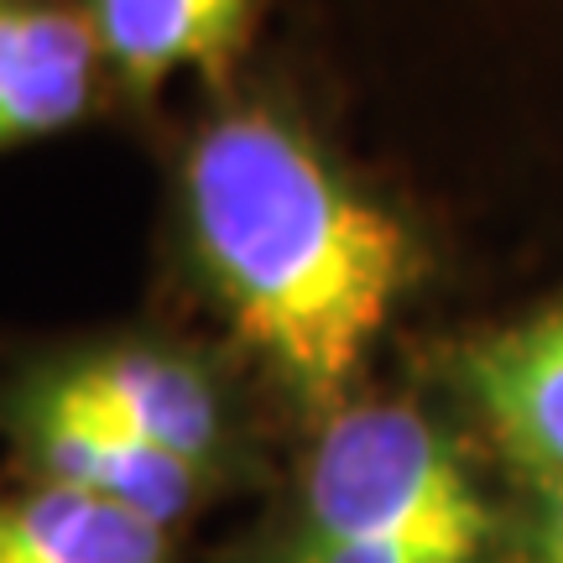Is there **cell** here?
I'll list each match as a JSON object with an SVG mask.
<instances>
[{
  "instance_id": "6da1fadb",
  "label": "cell",
  "mask_w": 563,
  "mask_h": 563,
  "mask_svg": "<svg viewBox=\"0 0 563 563\" xmlns=\"http://www.w3.org/2000/svg\"><path fill=\"white\" fill-rule=\"evenodd\" d=\"M183 230L209 298L308 412L355 402L418 277L407 224L344 178L298 121L241 104L183 157Z\"/></svg>"
},
{
  "instance_id": "7a4b0ae2",
  "label": "cell",
  "mask_w": 563,
  "mask_h": 563,
  "mask_svg": "<svg viewBox=\"0 0 563 563\" xmlns=\"http://www.w3.org/2000/svg\"><path fill=\"white\" fill-rule=\"evenodd\" d=\"M282 532L481 563L496 517L454 439L422 407L355 397L319 422Z\"/></svg>"
},
{
  "instance_id": "3957f363",
  "label": "cell",
  "mask_w": 563,
  "mask_h": 563,
  "mask_svg": "<svg viewBox=\"0 0 563 563\" xmlns=\"http://www.w3.org/2000/svg\"><path fill=\"white\" fill-rule=\"evenodd\" d=\"M42 376L68 397H79L84 407H95L136 443L199 470L203 481L220 485L241 464V428H235L230 391L194 350L115 340L47 365Z\"/></svg>"
},
{
  "instance_id": "277c9868",
  "label": "cell",
  "mask_w": 563,
  "mask_h": 563,
  "mask_svg": "<svg viewBox=\"0 0 563 563\" xmlns=\"http://www.w3.org/2000/svg\"><path fill=\"white\" fill-rule=\"evenodd\" d=\"M11 439L26 464V481L79 490L89 501L131 511L141 522L178 532L220 485L199 470L178 464L162 449H146L115 422H104L95 407L68 397L42 371L21 382L11 402Z\"/></svg>"
},
{
  "instance_id": "5b68a950",
  "label": "cell",
  "mask_w": 563,
  "mask_h": 563,
  "mask_svg": "<svg viewBox=\"0 0 563 563\" xmlns=\"http://www.w3.org/2000/svg\"><path fill=\"white\" fill-rule=\"evenodd\" d=\"M449 376L527 481H563V302L470 340Z\"/></svg>"
},
{
  "instance_id": "8992f818",
  "label": "cell",
  "mask_w": 563,
  "mask_h": 563,
  "mask_svg": "<svg viewBox=\"0 0 563 563\" xmlns=\"http://www.w3.org/2000/svg\"><path fill=\"white\" fill-rule=\"evenodd\" d=\"M100 68L84 11L0 0V152L79 125L95 104Z\"/></svg>"
},
{
  "instance_id": "52a82bcc",
  "label": "cell",
  "mask_w": 563,
  "mask_h": 563,
  "mask_svg": "<svg viewBox=\"0 0 563 563\" xmlns=\"http://www.w3.org/2000/svg\"><path fill=\"white\" fill-rule=\"evenodd\" d=\"M262 0H84L100 63L136 95L188 68L224 74Z\"/></svg>"
},
{
  "instance_id": "ba28073f",
  "label": "cell",
  "mask_w": 563,
  "mask_h": 563,
  "mask_svg": "<svg viewBox=\"0 0 563 563\" xmlns=\"http://www.w3.org/2000/svg\"><path fill=\"white\" fill-rule=\"evenodd\" d=\"M0 563H178V548L167 527L63 485L21 481L0 490Z\"/></svg>"
},
{
  "instance_id": "9c48e42d",
  "label": "cell",
  "mask_w": 563,
  "mask_h": 563,
  "mask_svg": "<svg viewBox=\"0 0 563 563\" xmlns=\"http://www.w3.org/2000/svg\"><path fill=\"white\" fill-rule=\"evenodd\" d=\"M262 563H460L402 543H340V538H302V532H272Z\"/></svg>"
},
{
  "instance_id": "30bf717a",
  "label": "cell",
  "mask_w": 563,
  "mask_h": 563,
  "mask_svg": "<svg viewBox=\"0 0 563 563\" xmlns=\"http://www.w3.org/2000/svg\"><path fill=\"white\" fill-rule=\"evenodd\" d=\"M522 559L563 563V481H538L522 517Z\"/></svg>"
}]
</instances>
